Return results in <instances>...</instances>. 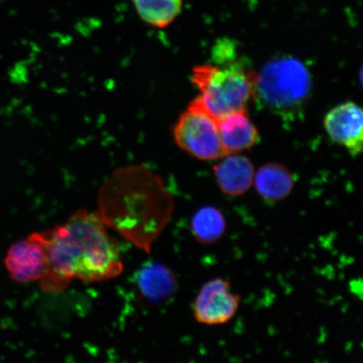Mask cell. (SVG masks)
Returning a JSON list of instances; mask_svg holds the SVG:
<instances>
[{"label": "cell", "mask_w": 363, "mask_h": 363, "mask_svg": "<svg viewBox=\"0 0 363 363\" xmlns=\"http://www.w3.org/2000/svg\"><path fill=\"white\" fill-rule=\"evenodd\" d=\"M4 265L12 280L26 284L40 280L49 267L44 233H35L9 248Z\"/></svg>", "instance_id": "cell-7"}, {"label": "cell", "mask_w": 363, "mask_h": 363, "mask_svg": "<svg viewBox=\"0 0 363 363\" xmlns=\"http://www.w3.org/2000/svg\"><path fill=\"white\" fill-rule=\"evenodd\" d=\"M256 76L238 63L224 67L203 65L195 67L192 82L199 91L194 101L216 119L246 110L255 94Z\"/></svg>", "instance_id": "cell-3"}, {"label": "cell", "mask_w": 363, "mask_h": 363, "mask_svg": "<svg viewBox=\"0 0 363 363\" xmlns=\"http://www.w3.org/2000/svg\"><path fill=\"white\" fill-rule=\"evenodd\" d=\"M253 184L263 201L276 203L284 201L292 193L294 179L287 167L279 163L270 162L255 172Z\"/></svg>", "instance_id": "cell-12"}, {"label": "cell", "mask_w": 363, "mask_h": 363, "mask_svg": "<svg viewBox=\"0 0 363 363\" xmlns=\"http://www.w3.org/2000/svg\"><path fill=\"white\" fill-rule=\"evenodd\" d=\"M218 188L229 197H240L252 187L254 167L246 157L228 154L221 157L214 167Z\"/></svg>", "instance_id": "cell-9"}, {"label": "cell", "mask_w": 363, "mask_h": 363, "mask_svg": "<svg viewBox=\"0 0 363 363\" xmlns=\"http://www.w3.org/2000/svg\"><path fill=\"white\" fill-rule=\"evenodd\" d=\"M311 89L310 72L296 58L274 59L256 76L255 93L271 108L298 106L306 101Z\"/></svg>", "instance_id": "cell-4"}, {"label": "cell", "mask_w": 363, "mask_h": 363, "mask_svg": "<svg viewBox=\"0 0 363 363\" xmlns=\"http://www.w3.org/2000/svg\"><path fill=\"white\" fill-rule=\"evenodd\" d=\"M240 305V296L233 291L230 281L218 277L199 289L193 303V314L199 324L222 325L233 319Z\"/></svg>", "instance_id": "cell-6"}, {"label": "cell", "mask_w": 363, "mask_h": 363, "mask_svg": "<svg viewBox=\"0 0 363 363\" xmlns=\"http://www.w3.org/2000/svg\"><path fill=\"white\" fill-rule=\"evenodd\" d=\"M222 147L225 155L238 154L251 148L259 138L258 130L246 110L229 113L217 120Z\"/></svg>", "instance_id": "cell-11"}, {"label": "cell", "mask_w": 363, "mask_h": 363, "mask_svg": "<svg viewBox=\"0 0 363 363\" xmlns=\"http://www.w3.org/2000/svg\"><path fill=\"white\" fill-rule=\"evenodd\" d=\"M140 19L154 28L162 29L178 18L184 0H133Z\"/></svg>", "instance_id": "cell-14"}, {"label": "cell", "mask_w": 363, "mask_h": 363, "mask_svg": "<svg viewBox=\"0 0 363 363\" xmlns=\"http://www.w3.org/2000/svg\"><path fill=\"white\" fill-rule=\"evenodd\" d=\"M43 233L49 263L47 274L40 280L45 292H62L74 279L101 282L123 272L120 250L97 213L79 210L65 223Z\"/></svg>", "instance_id": "cell-2"}, {"label": "cell", "mask_w": 363, "mask_h": 363, "mask_svg": "<svg viewBox=\"0 0 363 363\" xmlns=\"http://www.w3.org/2000/svg\"><path fill=\"white\" fill-rule=\"evenodd\" d=\"M138 292L149 303L158 305L174 296L179 282L174 272L158 262H148L135 274Z\"/></svg>", "instance_id": "cell-10"}, {"label": "cell", "mask_w": 363, "mask_h": 363, "mask_svg": "<svg viewBox=\"0 0 363 363\" xmlns=\"http://www.w3.org/2000/svg\"><path fill=\"white\" fill-rule=\"evenodd\" d=\"M172 135L183 151L199 160L213 161L225 156L217 119L194 101L181 113Z\"/></svg>", "instance_id": "cell-5"}, {"label": "cell", "mask_w": 363, "mask_h": 363, "mask_svg": "<svg viewBox=\"0 0 363 363\" xmlns=\"http://www.w3.org/2000/svg\"><path fill=\"white\" fill-rule=\"evenodd\" d=\"M326 133L331 140L358 155L362 150L363 113L353 102L340 104L330 110L324 120Z\"/></svg>", "instance_id": "cell-8"}, {"label": "cell", "mask_w": 363, "mask_h": 363, "mask_svg": "<svg viewBox=\"0 0 363 363\" xmlns=\"http://www.w3.org/2000/svg\"><path fill=\"white\" fill-rule=\"evenodd\" d=\"M226 230L225 216L220 208L216 206L199 208L190 220V231L194 238L206 246L219 242Z\"/></svg>", "instance_id": "cell-13"}, {"label": "cell", "mask_w": 363, "mask_h": 363, "mask_svg": "<svg viewBox=\"0 0 363 363\" xmlns=\"http://www.w3.org/2000/svg\"><path fill=\"white\" fill-rule=\"evenodd\" d=\"M98 208L107 228L150 253L174 214V199L161 176L136 164L113 171L104 182Z\"/></svg>", "instance_id": "cell-1"}]
</instances>
